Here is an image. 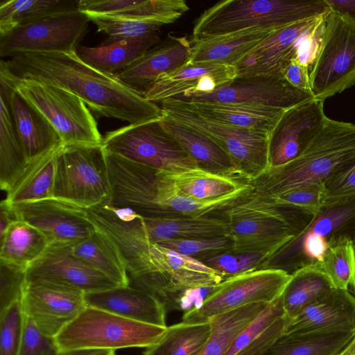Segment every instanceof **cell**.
Listing matches in <instances>:
<instances>
[{
  "mask_svg": "<svg viewBox=\"0 0 355 355\" xmlns=\"http://www.w3.org/2000/svg\"><path fill=\"white\" fill-rule=\"evenodd\" d=\"M110 196L103 147L62 146L56 157L53 198L87 209L103 203Z\"/></svg>",
  "mask_w": 355,
  "mask_h": 355,
  "instance_id": "obj_10",
  "label": "cell"
},
{
  "mask_svg": "<svg viewBox=\"0 0 355 355\" xmlns=\"http://www.w3.org/2000/svg\"><path fill=\"white\" fill-rule=\"evenodd\" d=\"M326 15L298 21L272 33L234 65L237 76L282 74L296 58L301 40L317 30Z\"/></svg>",
  "mask_w": 355,
  "mask_h": 355,
  "instance_id": "obj_17",
  "label": "cell"
},
{
  "mask_svg": "<svg viewBox=\"0 0 355 355\" xmlns=\"http://www.w3.org/2000/svg\"><path fill=\"white\" fill-rule=\"evenodd\" d=\"M159 120L129 124L107 132L103 136L102 146L127 159L161 171L180 172L198 167Z\"/></svg>",
  "mask_w": 355,
  "mask_h": 355,
  "instance_id": "obj_12",
  "label": "cell"
},
{
  "mask_svg": "<svg viewBox=\"0 0 355 355\" xmlns=\"http://www.w3.org/2000/svg\"><path fill=\"white\" fill-rule=\"evenodd\" d=\"M160 40V31L140 37L107 39L100 46H78L76 53L87 64L102 73L118 76Z\"/></svg>",
  "mask_w": 355,
  "mask_h": 355,
  "instance_id": "obj_26",
  "label": "cell"
},
{
  "mask_svg": "<svg viewBox=\"0 0 355 355\" xmlns=\"http://www.w3.org/2000/svg\"><path fill=\"white\" fill-rule=\"evenodd\" d=\"M10 106L28 162L62 147L61 139L51 123L14 89L10 97Z\"/></svg>",
  "mask_w": 355,
  "mask_h": 355,
  "instance_id": "obj_24",
  "label": "cell"
},
{
  "mask_svg": "<svg viewBox=\"0 0 355 355\" xmlns=\"http://www.w3.org/2000/svg\"><path fill=\"white\" fill-rule=\"evenodd\" d=\"M171 98L187 103L221 102L257 105L286 110L315 98L311 93L292 86L282 74H266L236 76L230 84L214 92L186 93Z\"/></svg>",
  "mask_w": 355,
  "mask_h": 355,
  "instance_id": "obj_14",
  "label": "cell"
},
{
  "mask_svg": "<svg viewBox=\"0 0 355 355\" xmlns=\"http://www.w3.org/2000/svg\"><path fill=\"white\" fill-rule=\"evenodd\" d=\"M234 252H279L300 232L282 208L254 191L223 211Z\"/></svg>",
  "mask_w": 355,
  "mask_h": 355,
  "instance_id": "obj_7",
  "label": "cell"
},
{
  "mask_svg": "<svg viewBox=\"0 0 355 355\" xmlns=\"http://www.w3.org/2000/svg\"><path fill=\"white\" fill-rule=\"evenodd\" d=\"M143 224L148 239L153 243L173 239L230 237L229 225L225 218L208 216L143 217Z\"/></svg>",
  "mask_w": 355,
  "mask_h": 355,
  "instance_id": "obj_31",
  "label": "cell"
},
{
  "mask_svg": "<svg viewBox=\"0 0 355 355\" xmlns=\"http://www.w3.org/2000/svg\"><path fill=\"white\" fill-rule=\"evenodd\" d=\"M55 338L42 334L24 315L23 334L18 355H60Z\"/></svg>",
  "mask_w": 355,
  "mask_h": 355,
  "instance_id": "obj_49",
  "label": "cell"
},
{
  "mask_svg": "<svg viewBox=\"0 0 355 355\" xmlns=\"http://www.w3.org/2000/svg\"><path fill=\"white\" fill-rule=\"evenodd\" d=\"M273 256L275 255L269 252L231 251L206 257L201 261L225 279L259 269L263 263Z\"/></svg>",
  "mask_w": 355,
  "mask_h": 355,
  "instance_id": "obj_42",
  "label": "cell"
},
{
  "mask_svg": "<svg viewBox=\"0 0 355 355\" xmlns=\"http://www.w3.org/2000/svg\"><path fill=\"white\" fill-rule=\"evenodd\" d=\"M161 172L180 191L198 200L217 199L232 193L249 183L199 167L180 172L165 171H161Z\"/></svg>",
  "mask_w": 355,
  "mask_h": 355,
  "instance_id": "obj_37",
  "label": "cell"
},
{
  "mask_svg": "<svg viewBox=\"0 0 355 355\" xmlns=\"http://www.w3.org/2000/svg\"><path fill=\"white\" fill-rule=\"evenodd\" d=\"M72 253L119 286L129 285L126 265L111 241L96 228L88 237L73 243Z\"/></svg>",
  "mask_w": 355,
  "mask_h": 355,
  "instance_id": "obj_33",
  "label": "cell"
},
{
  "mask_svg": "<svg viewBox=\"0 0 355 355\" xmlns=\"http://www.w3.org/2000/svg\"><path fill=\"white\" fill-rule=\"evenodd\" d=\"M89 18L79 10L46 16L19 25L0 36V56L30 52L76 51Z\"/></svg>",
  "mask_w": 355,
  "mask_h": 355,
  "instance_id": "obj_13",
  "label": "cell"
},
{
  "mask_svg": "<svg viewBox=\"0 0 355 355\" xmlns=\"http://www.w3.org/2000/svg\"><path fill=\"white\" fill-rule=\"evenodd\" d=\"M78 9L87 15H110L164 25L176 21L189 8L184 0H79Z\"/></svg>",
  "mask_w": 355,
  "mask_h": 355,
  "instance_id": "obj_25",
  "label": "cell"
},
{
  "mask_svg": "<svg viewBox=\"0 0 355 355\" xmlns=\"http://www.w3.org/2000/svg\"><path fill=\"white\" fill-rule=\"evenodd\" d=\"M159 121L199 168L241 180L228 155L210 137L164 114Z\"/></svg>",
  "mask_w": 355,
  "mask_h": 355,
  "instance_id": "obj_27",
  "label": "cell"
},
{
  "mask_svg": "<svg viewBox=\"0 0 355 355\" xmlns=\"http://www.w3.org/2000/svg\"><path fill=\"white\" fill-rule=\"evenodd\" d=\"M254 190L243 188L214 200H198L180 191L160 170L126 162L119 170L113 186L116 205L145 218L201 217L223 211Z\"/></svg>",
  "mask_w": 355,
  "mask_h": 355,
  "instance_id": "obj_2",
  "label": "cell"
},
{
  "mask_svg": "<svg viewBox=\"0 0 355 355\" xmlns=\"http://www.w3.org/2000/svg\"><path fill=\"white\" fill-rule=\"evenodd\" d=\"M324 101L313 98L286 110L269 135L271 166L295 158L324 124Z\"/></svg>",
  "mask_w": 355,
  "mask_h": 355,
  "instance_id": "obj_19",
  "label": "cell"
},
{
  "mask_svg": "<svg viewBox=\"0 0 355 355\" xmlns=\"http://www.w3.org/2000/svg\"><path fill=\"white\" fill-rule=\"evenodd\" d=\"M310 70L311 92L318 100L324 101L355 85V18L329 12Z\"/></svg>",
  "mask_w": 355,
  "mask_h": 355,
  "instance_id": "obj_9",
  "label": "cell"
},
{
  "mask_svg": "<svg viewBox=\"0 0 355 355\" xmlns=\"http://www.w3.org/2000/svg\"><path fill=\"white\" fill-rule=\"evenodd\" d=\"M0 78L40 112L58 132L62 146H102L94 116L75 94L56 86L19 79L0 72Z\"/></svg>",
  "mask_w": 355,
  "mask_h": 355,
  "instance_id": "obj_8",
  "label": "cell"
},
{
  "mask_svg": "<svg viewBox=\"0 0 355 355\" xmlns=\"http://www.w3.org/2000/svg\"><path fill=\"white\" fill-rule=\"evenodd\" d=\"M292 273L279 268H259L223 279L196 307L184 312L182 322L202 323L216 315L254 303H271L281 297Z\"/></svg>",
  "mask_w": 355,
  "mask_h": 355,
  "instance_id": "obj_11",
  "label": "cell"
},
{
  "mask_svg": "<svg viewBox=\"0 0 355 355\" xmlns=\"http://www.w3.org/2000/svg\"><path fill=\"white\" fill-rule=\"evenodd\" d=\"M191 42L186 37H172L157 44L117 77L144 95L158 78L187 62L191 55Z\"/></svg>",
  "mask_w": 355,
  "mask_h": 355,
  "instance_id": "obj_22",
  "label": "cell"
},
{
  "mask_svg": "<svg viewBox=\"0 0 355 355\" xmlns=\"http://www.w3.org/2000/svg\"><path fill=\"white\" fill-rule=\"evenodd\" d=\"M0 72L19 79L51 85L78 96L98 117L136 125L163 116L159 105L122 82L84 62L76 51L30 52L0 62Z\"/></svg>",
  "mask_w": 355,
  "mask_h": 355,
  "instance_id": "obj_1",
  "label": "cell"
},
{
  "mask_svg": "<svg viewBox=\"0 0 355 355\" xmlns=\"http://www.w3.org/2000/svg\"><path fill=\"white\" fill-rule=\"evenodd\" d=\"M355 295L335 290L288 320L284 335L354 331Z\"/></svg>",
  "mask_w": 355,
  "mask_h": 355,
  "instance_id": "obj_21",
  "label": "cell"
},
{
  "mask_svg": "<svg viewBox=\"0 0 355 355\" xmlns=\"http://www.w3.org/2000/svg\"><path fill=\"white\" fill-rule=\"evenodd\" d=\"M288 320L286 315L279 318L236 355H263L284 334Z\"/></svg>",
  "mask_w": 355,
  "mask_h": 355,
  "instance_id": "obj_50",
  "label": "cell"
},
{
  "mask_svg": "<svg viewBox=\"0 0 355 355\" xmlns=\"http://www.w3.org/2000/svg\"><path fill=\"white\" fill-rule=\"evenodd\" d=\"M292 275L282 295L283 308L288 320L336 290L316 263L301 266Z\"/></svg>",
  "mask_w": 355,
  "mask_h": 355,
  "instance_id": "obj_32",
  "label": "cell"
},
{
  "mask_svg": "<svg viewBox=\"0 0 355 355\" xmlns=\"http://www.w3.org/2000/svg\"><path fill=\"white\" fill-rule=\"evenodd\" d=\"M354 334V331L283 335L263 355H337Z\"/></svg>",
  "mask_w": 355,
  "mask_h": 355,
  "instance_id": "obj_38",
  "label": "cell"
},
{
  "mask_svg": "<svg viewBox=\"0 0 355 355\" xmlns=\"http://www.w3.org/2000/svg\"><path fill=\"white\" fill-rule=\"evenodd\" d=\"M73 244H49L44 253L26 270V281L62 284L85 294L119 286L73 255Z\"/></svg>",
  "mask_w": 355,
  "mask_h": 355,
  "instance_id": "obj_18",
  "label": "cell"
},
{
  "mask_svg": "<svg viewBox=\"0 0 355 355\" xmlns=\"http://www.w3.org/2000/svg\"><path fill=\"white\" fill-rule=\"evenodd\" d=\"M278 29L251 28L193 42L188 62L234 66L246 53Z\"/></svg>",
  "mask_w": 355,
  "mask_h": 355,
  "instance_id": "obj_29",
  "label": "cell"
},
{
  "mask_svg": "<svg viewBox=\"0 0 355 355\" xmlns=\"http://www.w3.org/2000/svg\"><path fill=\"white\" fill-rule=\"evenodd\" d=\"M355 162V124L331 119L293 159L270 166L250 184L264 197L324 182Z\"/></svg>",
  "mask_w": 355,
  "mask_h": 355,
  "instance_id": "obj_3",
  "label": "cell"
},
{
  "mask_svg": "<svg viewBox=\"0 0 355 355\" xmlns=\"http://www.w3.org/2000/svg\"><path fill=\"white\" fill-rule=\"evenodd\" d=\"M337 355H355V330L352 340L349 344Z\"/></svg>",
  "mask_w": 355,
  "mask_h": 355,
  "instance_id": "obj_55",
  "label": "cell"
},
{
  "mask_svg": "<svg viewBox=\"0 0 355 355\" xmlns=\"http://www.w3.org/2000/svg\"><path fill=\"white\" fill-rule=\"evenodd\" d=\"M60 148L28 162L4 200L12 205L53 198L56 157Z\"/></svg>",
  "mask_w": 355,
  "mask_h": 355,
  "instance_id": "obj_36",
  "label": "cell"
},
{
  "mask_svg": "<svg viewBox=\"0 0 355 355\" xmlns=\"http://www.w3.org/2000/svg\"><path fill=\"white\" fill-rule=\"evenodd\" d=\"M158 105L164 114L198 130L215 141L228 155L241 180L250 183L271 166L268 133L203 117L181 101L170 98Z\"/></svg>",
  "mask_w": 355,
  "mask_h": 355,
  "instance_id": "obj_6",
  "label": "cell"
},
{
  "mask_svg": "<svg viewBox=\"0 0 355 355\" xmlns=\"http://www.w3.org/2000/svg\"><path fill=\"white\" fill-rule=\"evenodd\" d=\"M16 220L10 205L5 200H3L0 203V237Z\"/></svg>",
  "mask_w": 355,
  "mask_h": 355,
  "instance_id": "obj_52",
  "label": "cell"
},
{
  "mask_svg": "<svg viewBox=\"0 0 355 355\" xmlns=\"http://www.w3.org/2000/svg\"><path fill=\"white\" fill-rule=\"evenodd\" d=\"M182 102L203 117L269 135L286 111L277 107L243 103Z\"/></svg>",
  "mask_w": 355,
  "mask_h": 355,
  "instance_id": "obj_28",
  "label": "cell"
},
{
  "mask_svg": "<svg viewBox=\"0 0 355 355\" xmlns=\"http://www.w3.org/2000/svg\"><path fill=\"white\" fill-rule=\"evenodd\" d=\"M97 26L98 32H103L110 40L140 37L160 31L164 25L157 21L120 18L110 15H87Z\"/></svg>",
  "mask_w": 355,
  "mask_h": 355,
  "instance_id": "obj_43",
  "label": "cell"
},
{
  "mask_svg": "<svg viewBox=\"0 0 355 355\" xmlns=\"http://www.w3.org/2000/svg\"><path fill=\"white\" fill-rule=\"evenodd\" d=\"M282 75L292 86L304 92L312 94L310 69L295 58L292 60L286 67L282 71Z\"/></svg>",
  "mask_w": 355,
  "mask_h": 355,
  "instance_id": "obj_51",
  "label": "cell"
},
{
  "mask_svg": "<svg viewBox=\"0 0 355 355\" xmlns=\"http://www.w3.org/2000/svg\"><path fill=\"white\" fill-rule=\"evenodd\" d=\"M78 0H9L0 3V36L15 27L55 14L78 10Z\"/></svg>",
  "mask_w": 355,
  "mask_h": 355,
  "instance_id": "obj_39",
  "label": "cell"
},
{
  "mask_svg": "<svg viewBox=\"0 0 355 355\" xmlns=\"http://www.w3.org/2000/svg\"><path fill=\"white\" fill-rule=\"evenodd\" d=\"M236 76L233 65L187 62L160 76L144 93V97L158 105L180 94L214 92L230 84Z\"/></svg>",
  "mask_w": 355,
  "mask_h": 355,
  "instance_id": "obj_20",
  "label": "cell"
},
{
  "mask_svg": "<svg viewBox=\"0 0 355 355\" xmlns=\"http://www.w3.org/2000/svg\"><path fill=\"white\" fill-rule=\"evenodd\" d=\"M87 306L149 324L167 327L164 305L152 295L132 286L85 294Z\"/></svg>",
  "mask_w": 355,
  "mask_h": 355,
  "instance_id": "obj_23",
  "label": "cell"
},
{
  "mask_svg": "<svg viewBox=\"0 0 355 355\" xmlns=\"http://www.w3.org/2000/svg\"><path fill=\"white\" fill-rule=\"evenodd\" d=\"M179 254L201 261L213 255L231 252L233 243L230 237L173 239L157 243Z\"/></svg>",
  "mask_w": 355,
  "mask_h": 355,
  "instance_id": "obj_45",
  "label": "cell"
},
{
  "mask_svg": "<svg viewBox=\"0 0 355 355\" xmlns=\"http://www.w3.org/2000/svg\"><path fill=\"white\" fill-rule=\"evenodd\" d=\"M49 245L46 237L40 230L16 220L0 237V260L27 270Z\"/></svg>",
  "mask_w": 355,
  "mask_h": 355,
  "instance_id": "obj_35",
  "label": "cell"
},
{
  "mask_svg": "<svg viewBox=\"0 0 355 355\" xmlns=\"http://www.w3.org/2000/svg\"><path fill=\"white\" fill-rule=\"evenodd\" d=\"M269 304L254 303L209 318L210 334L197 355H226L239 334Z\"/></svg>",
  "mask_w": 355,
  "mask_h": 355,
  "instance_id": "obj_34",
  "label": "cell"
},
{
  "mask_svg": "<svg viewBox=\"0 0 355 355\" xmlns=\"http://www.w3.org/2000/svg\"><path fill=\"white\" fill-rule=\"evenodd\" d=\"M330 10L346 13L355 18V0H325Z\"/></svg>",
  "mask_w": 355,
  "mask_h": 355,
  "instance_id": "obj_53",
  "label": "cell"
},
{
  "mask_svg": "<svg viewBox=\"0 0 355 355\" xmlns=\"http://www.w3.org/2000/svg\"><path fill=\"white\" fill-rule=\"evenodd\" d=\"M60 355H116V352L112 349L83 348L60 352Z\"/></svg>",
  "mask_w": 355,
  "mask_h": 355,
  "instance_id": "obj_54",
  "label": "cell"
},
{
  "mask_svg": "<svg viewBox=\"0 0 355 355\" xmlns=\"http://www.w3.org/2000/svg\"><path fill=\"white\" fill-rule=\"evenodd\" d=\"M330 10L325 0H224L196 19L193 42L251 28H280Z\"/></svg>",
  "mask_w": 355,
  "mask_h": 355,
  "instance_id": "obj_4",
  "label": "cell"
},
{
  "mask_svg": "<svg viewBox=\"0 0 355 355\" xmlns=\"http://www.w3.org/2000/svg\"><path fill=\"white\" fill-rule=\"evenodd\" d=\"M322 261L316 263L335 289L355 295V243L350 237L331 236Z\"/></svg>",
  "mask_w": 355,
  "mask_h": 355,
  "instance_id": "obj_40",
  "label": "cell"
},
{
  "mask_svg": "<svg viewBox=\"0 0 355 355\" xmlns=\"http://www.w3.org/2000/svg\"><path fill=\"white\" fill-rule=\"evenodd\" d=\"M167 327L130 320L87 306L55 337L60 352L95 348L116 350L148 348L158 343Z\"/></svg>",
  "mask_w": 355,
  "mask_h": 355,
  "instance_id": "obj_5",
  "label": "cell"
},
{
  "mask_svg": "<svg viewBox=\"0 0 355 355\" xmlns=\"http://www.w3.org/2000/svg\"><path fill=\"white\" fill-rule=\"evenodd\" d=\"M24 320L21 301L14 302L0 313V355H18Z\"/></svg>",
  "mask_w": 355,
  "mask_h": 355,
  "instance_id": "obj_46",
  "label": "cell"
},
{
  "mask_svg": "<svg viewBox=\"0 0 355 355\" xmlns=\"http://www.w3.org/2000/svg\"><path fill=\"white\" fill-rule=\"evenodd\" d=\"M21 304L44 335L55 338L86 307L85 293L62 284L46 281H26Z\"/></svg>",
  "mask_w": 355,
  "mask_h": 355,
  "instance_id": "obj_15",
  "label": "cell"
},
{
  "mask_svg": "<svg viewBox=\"0 0 355 355\" xmlns=\"http://www.w3.org/2000/svg\"><path fill=\"white\" fill-rule=\"evenodd\" d=\"M10 205L17 220L37 228L49 244L76 243L96 230L86 209L55 198Z\"/></svg>",
  "mask_w": 355,
  "mask_h": 355,
  "instance_id": "obj_16",
  "label": "cell"
},
{
  "mask_svg": "<svg viewBox=\"0 0 355 355\" xmlns=\"http://www.w3.org/2000/svg\"><path fill=\"white\" fill-rule=\"evenodd\" d=\"M355 200V162L338 171L324 184L323 208Z\"/></svg>",
  "mask_w": 355,
  "mask_h": 355,
  "instance_id": "obj_47",
  "label": "cell"
},
{
  "mask_svg": "<svg viewBox=\"0 0 355 355\" xmlns=\"http://www.w3.org/2000/svg\"><path fill=\"white\" fill-rule=\"evenodd\" d=\"M13 89L0 78V187L8 192L20 178L28 162L17 133L10 106Z\"/></svg>",
  "mask_w": 355,
  "mask_h": 355,
  "instance_id": "obj_30",
  "label": "cell"
},
{
  "mask_svg": "<svg viewBox=\"0 0 355 355\" xmlns=\"http://www.w3.org/2000/svg\"><path fill=\"white\" fill-rule=\"evenodd\" d=\"M353 241H354V243H355V237H354V239H353Z\"/></svg>",
  "mask_w": 355,
  "mask_h": 355,
  "instance_id": "obj_56",
  "label": "cell"
},
{
  "mask_svg": "<svg viewBox=\"0 0 355 355\" xmlns=\"http://www.w3.org/2000/svg\"><path fill=\"white\" fill-rule=\"evenodd\" d=\"M324 184H313L279 195L262 197L276 207L298 210L313 217L323 208Z\"/></svg>",
  "mask_w": 355,
  "mask_h": 355,
  "instance_id": "obj_44",
  "label": "cell"
},
{
  "mask_svg": "<svg viewBox=\"0 0 355 355\" xmlns=\"http://www.w3.org/2000/svg\"><path fill=\"white\" fill-rule=\"evenodd\" d=\"M26 282V269L0 260V313L21 301Z\"/></svg>",
  "mask_w": 355,
  "mask_h": 355,
  "instance_id": "obj_48",
  "label": "cell"
},
{
  "mask_svg": "<svg viewBox=\"0 0 355 355\" xmlns=\"http://www.w3.org/2000/svg\"><path fill=\"white\" fill-rule=\"evenodd\" d=\"M211 332L209 322H180L167 327L162 340L146 348L143 355H197Z\"/></svg>",
  "mask_w": 355,
  "mask_h": 355,
  "instance_id": "obj_41",
  "label": "cell"
}]
</instances>
